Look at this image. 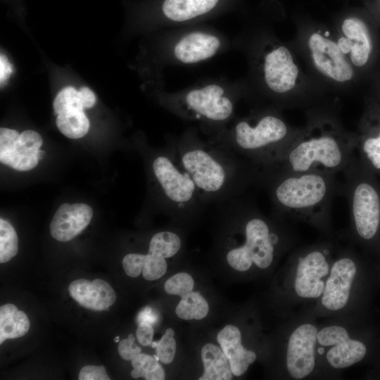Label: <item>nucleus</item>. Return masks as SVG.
<instances>
[{
    "label": "nucleus",
    "mask_w": 380,
    "mask_h": 380,
    "mask_svg": "<svg viewBox=\"0 0 380 380\" xmlns=\"http://www.w3.org/2000/svg\"><path fill=\"white\" fill-rule=\"evenodd\" d=\"M158 319V315L149 306L144 308L139 312L137 316V322L139 324L141 322H147L151 324H156Z\"/></svg>",
    "instance_id": "nucleus-40"
},
{
    "label": "nucleus",
    "mask_w": 380,
    "mask_h": 380,
    "mask_svg": "<svg viewBox=\"0 0 380 380\" xmlns=\"http://www.w3.org/2000/svg\"><path fill=\"white\" fill-rule=\"evenodd\" d=\"M241 229L243 242L229 248L226 254L229 265L244 272L253 264L266 269L272 264L281 235L270 219L264 216L250 198L240 195L228 201Z\"/></svg>",
    "instance_id": "nucleus-5"
},
{
    "label": "nucleus",
    "mask_w": 380,
    "mask_h": 380,
    "mask_svg": "<svg viewBox=\"0 0 380 380\" xmlns=\"http://www.w3.org/2000/svg\"><path fill=\"white\" fill-rule=\"evenodd\" d=\"M255 184L267 191L278 215L320 226L329 222L333 198L341 193L336 175L318 171L293 173L257 169Z\"/></svg>",
    "instance_id": "nucleus-2"
},
{
    "label": "nucleus",
    "mask_w": 380,
    "mask_h": 380,
    "mask_svg": "<svg viewBox=\"0 0 380 380\" xmlns=\"http://www.w3.org/2000/svg\"><path fill=\"white\" fill-rule=\"evenodd\" d=\"M357 139L333 124H315L301 132L274 161L257 169L279 172L318 171L336 175L355 158Z\"/></svg>",
    "instance_id": "nucleus-3"
},
{
    "label": "nucleus",
    "mask_w": 380,
    "mask_h": 380,
    "mask_svg": "<svg viewBox=\"0 0 380 380\" xmlns=\"http://www.w3.org/2000/svg\"><path fill=\"white\" fill-rule=\"evenodd\" d=\"M18 251V238L13 227L0 219V262L5 263L15 257Z\"/></svg>",
    "instance_id": "nucleus-29"
},
{
    "label": "nucleus",
    "mask_w": 380,
    "mask_h": 380,
    "mask_svg": "<svg viewBox=\"0 0 380 380\" xmlns=\"http://www.w3.org/2000/svg\"><path fill=\"white\" fill-rule=\"evenodd\" d=\"M68 290L70 296L76 302L91 310H107L116 300L115 293L111 286L100 279L93 281L76 279L70 283Z\"/></svg>",
    "instance_id": "nucleus-17"
},
{
    "label": "nucleus",
    "mask_w": 380,
    "mask_h": 380,
    "mask_svg": "<svg viewBox=\"0 0 380 380\" xmlns=\"http://www.w3.org/2000/svg\"><path fill=\"white\" fill-rule=\"evenodd\" d=\"M317 333V327L308 323L291 333L286 350V368L293 379H302L313 371Z\"/></svg>",
    "instance_id": "nucleus-12"
},
{
    "label": "nucleus",
    "mask_w": 380,
    "mask_h": 380,
    "mask_svg": "<svg viewBox=\"0 0 380 380\" xmlns=\"http://www.w3.org/2000/svg\"><path fill=\"white\" fill-rule=\"evenodd\" d=\"M327 251L318 248L299 258L294 278V289L303 298H317L324 291V279L329 274Z\"/></svg>",
    "instance_id": "nucleus-11"
},
{
    "label": "nucleus",
    "mask_w": 380,
    "mask_h": 380,
    "mask_svg": "<svg viewBox=\"0 0 380 380\" xmlns=\"http://www.w3.org/2000/svg\"><path fill=\"white\" fill-rule=\"evenodd\" d=\"M310 56L315 68L328 78L345 82L354 75L352 64L339 49L337 42L315 32L308 39Z\"/></svg>",
    "instance_id": "nucleus-9"
},
{
    "label": "nucleus",
    "mask_w": 380,
    "mask_h": 380,
    "mask_svg": "<svg viewBox=\"0 0 380 380\" xmlns=\"http://www.w3.org/2000/svg\"><path fill=\"white\" fill-rule=\"evenodd\" d=\"M154 334V329L151 324L147 322H141L139 324L136 336L138 342L144 346H147L152 343Z\"/></svg>",
    "instance_id": "nucleus-39"
},
{
    "label": "nucleus",
    "mask_w": 380,
    "mask_h": 380,
    "mask_svg": "<svg viewBox=\"0 0 380 380\" xmlns=\"http://www.w3.org/2000/svg\"><path fill=\"white\" fill-rule=\"evenodd\" d=\"M30 327L27 315L11 303L0 308V344L6 339L25 335Z\"/></svg>",
    "instance_id": "nucleus-22"
},
{
    "label": "nucleus",
    "mask_w": 380,
    "mask_h": 380,
    "mask_svg": "<svg viewBox=\"0 0 380 380\" xmlns=\"http://www.w3.org/2000/svg\"><path fill=\"white\" fill-rule=\"evenodd\" d=\"M204 372L199 380H231L232 375L229 361L222 351L213 343H206L201 349Z\"/></svg>",
    "instance_id": "nucleus-21"
},
{
    "label": "nucleus",
    "mask_w": 380,
    "mask_h": 380,
    "mask_svg": "<svg viewBox=\"0 0 380 380\" xmlns=\"http://www.w3.org/2000/svg\"><path fill=\"white\" fill-rule=\"evenodd\" d=\"M217 341L226 355L233 375L240 376L256 360V354L241 344V334L236 326H225L217 335Z\"/></svg>",
    "instance_id": "nucleus-19"
},
{
    "label": "nucleus",
    "mask_w": 380,
    "mask_h": 380,
    "mask_svg": "<svg viewBox=\"0 0 380 380\" xmlns=\"http://www.w3.org/2000/svg\"><path fill=\"white\" fill-rule=\"evenodd\" d=\"M265 82L277 94H286L296 87L299 70L290 51L284 46L270 49L263 61Z\"/></svg>",
    "instance_id": "nucleus-13"
},
{
    "label": "nucleus",
    "mask_w": 380,
    "mask_h": 380,
    "mask_svg": "<svg viewBox=\"0 0 380 380\" xmlns=\"http://www.w3.org/2000/svg\"><path fill=\"white\" fill-rule=\"evenodd\" d=\"M79 380H110L103 366L87 365L83 367L78 375Z\"/></svg>",
    "instance_id": "nucleus-37"
},
{
    "label": "nucleus",
    "mask_w": 380,
    "mask_h": 380,
    "mask_svg": "<svg viewBox=\"0 0 380 380\" xmlns=\"http://www.w3.org/2000/svg\"><path fill=\"white\" fill-rule=\"evenodd\" d=\"M208 312L206 300L198 292L194 291L182 296L175 310L177 316L185 320L202 319Z\"/></svg>",
    "instance_id": "nucleus-25"
},
{
    "label": "nucleus",
    "mask_w": 380,
    "mask_h": 380,
    "mask_svg": "<svg viewBox=\"0 0 380 380\" xmlns=\"http://www.w3.org/2000/svg\"><path fill=\"white\" fill-rule=\"evenodd\" d=\"M317 343L329 348L326 358L335 369L346 368L361 361L367 353L363 343L350 338L348 331L338 325L326 327L318 331Z\"/></svg>",
    "instance_id": "nucleus-10"
},
{
    "label": "nucleus",
    "mask_w": 380,
    "mask_h": 380,
    "mask_svg": "<svg viewBox=\"0 0 380 380\" xmlns=\"http://www.w3.org/2000/svg\"><path fill=\"white\" fill-rule=\"evenodd\" d=\"M92 216L91 208L85 203H63L51 222V234L59 241H70L89 225Z\"/></svg>",
    "instance_id": "nucleus-16"
},
{
    "label": "nucleus",
    "mask_w": 380,
    "mask_h": 380,
    "mask_svg": "<svg viewBox=\"0 0 380 380\" xmlns=\"http://www.w3.org/2000/svg\"><path fill=\"white\" fill-rule=\"evenodd\" d=\"M182 245L179 234L172 231H161L151 238L148 253L170 258L178 253Z\"/></svg>",
    "instance_id": "nucleus-26"
},
{
    "label": "nucleus",
    "mask_w": 380,
    "mask_h": 380,
    "mask_svg": "<svg viewBox=\"0 0 380 380\" xmlns=\"http://www.w3.org/2000/svg\"><path fill=\"white\" fill-rule=\"evenodd\" d=\"M133 369L131 376L134 379L143 377L146 380H164L165 374L154 357L139 353L132 360Z\"/></svg>",
    "instance_id": "nucleus-27"
},
{
    "label": "nucleus",
    "mask_w": 380,
    "mask_h": 380,
    "mask_svg": "<svg viewBox=\"0 0 380 380\" xmlns=\"http://www.w3.org/2000/svg\"><path fill=\"white\" fill-rule=\"evenodd\" d=\"M361 162L373 172L380 171V128L375 134L364 135L357 145Z\"/></svg>",
    "instance_id": "nucleus-28"
},
{
    "label": "nucleus",
    "mask_w": 380,
    "mask_h": 380,
    "mask_svg": "<svg viewBox=\"0 0 380 380\" xmlns=\"http://www.w3.org/2000/svg\"><path fill=\"white\" fill-rule=\"evenodd\" d=\"M12 72L11 64L5 55H1V82H4Z\"/></svg>",
    "instance_id": "nucleus-41"
},
{
    "label": "nucleus",
    "mask_w": 380,
    "mask_h": 380,
    "mask_svg": "<svg viewBox=\"0 0 380 380\" xmlns=\"http://www.w3.org/2000/svg\"><path fill=\"white\" fill-rule=\"evenodd\" d=\"M44 151H42V150H39V153L37 154V157H38L39 160L42 158V157L44 156Z\"/></svg>",
    "instance_id": "nucleus-42"
},
{
    "label": "nucleus",
    "mask_w": 380,
    "mask_h": 380,
    "mask_svg": "<svg viewBox=\"0 0 380 380\" xmlns=\"http://www.w3.org/2000/svg\"><path fill=\"white\" fill-rule=\"evenodd\" d=\"M134 340L133 334H130L127 338L119 341L118 349L122 359L132 360L141 353V349L134 343Z\"/></svg>",
    "instance_id": "nucleus-36"
},
{
    "label": "nucleus",
    "mask_w": 380,
    "mask_h": 380,
    "mask_svg": "<svg viewBox=\"0 0 380 380\" xmlns=\"http://www.w3.org/2000/svg\"><path fill=\"white\" fill-rule=\"evenodd\" d=\"M157 343L158 342H152V343L151 344L152 348H156V346H157Z\"/></svg>",
    "instance_id": "nucleus-43"
},
{
    "label": "nucleus",
    "mask_w": 380,
    "mask_h": 380,
    "mask_svg": "<svg viewBox=\"0 0 380 380\" xmlns=\"http://www.w3.org/2000/svg\"><path fill=\"white\" fill-rule=\"evenodd\" d=\"M203 203L220 205L255 184L256 167L233 153L187 132L172 142Z\"/></svg>",
    "instance_id": "nucleus-1"
},
{
    "label": "nucleus",
    "mask_w": 380,
    "mask_h": 380,
    "mask_svg": "<svg viewBox=\"0 0 380 380\" xmlns=\"http://www.w3.org/2000/svg\"><path fill=\"white\" fill-rule=\"evenodd\" d=\"M114 341L116 342V343L119 342L120 341V337L119 336L115 337Z\"/></svg>",
    "instance_id": "nucleus-44"
},
{
    "label": "nucleus",
    "mask_w": 380,
    "mask_h": 380,
    "mask_svg": "<svg viewBox=\"0 0 380 380\" xmlns=\"http://www.w3.org/2000/svg\"><path fill=\"white\" fill-rule=\"evenodd\" d=\"M42 144V138L38 132L32 129H27L20 134L17 142L9 150H13L20 154L37 156Z\"/></svg>",
    "instance_id": "nucleus-31"
},
{
    "label": "nucleus",
    "mask_w": 380,
    "mask_h": 380,
    "mask_svg": "<svg viewBox=\"0 0 380 380\" xmlns=\"http://www.w3.org/2000/svg\"><path fill=\"white\" fill-rule=\"evenodd\" d=\"M146 255L128 253L122 259V267L126 274L130 277H138L143 270Z\"/></svg>",
    "instance_id": "nucleus-35"
},
{
    "label": "nucleus",
    "mask_w": 380,
    "mask_h": 380,
    "mask_svg": "<svg viewBox=\"0 0 380 380\" xmlns=\"http://www.w3.org/2000/svg\"><path fill=\"white\" fill-rule=\"evenodd\" d=\"M337 44L356 67L365 65L372 52V41L366 24L360 19L350 17L343 20Z\"/></svg>",
    "instance_id": "nucleus-15"
},
{
    "label": "nucleus",
    "mask_w": 380,
    "mask_h": 380,
    "mask_svg": "<svg viewBox=\"0 0 380 380\" xmlns=\"http://www.w3.org/2000/svg\"><path fill=\"white\" fill-rule=\"evenodd\" d=\"M356 272V264L350 257H342L334 262L322 294L321 302L325 308L336 311L347 305Z\"/></svg>",
    "instance_id": "nucleus-14"
},
{
    "label": "nucleus",
    "mask_w": 380,
    "mask_h": 380,
    "mask_svg": "<svg viewBox=\"0 0 380 380\" xmlns=\"http://www.w3.org/2000/svg\"><path fill=\"white\" fill-rule=\"evenodd\" d=\"M1 163L18 171H28L37 166L39 158L37 155L18 153L12 150L0 153Z\"/></svg>",
    "instance_id": "nucleus-30"
},
{
    "label": "nucleus",
    "mask_w": 380,
    "mask_h": 380,
    "mask_svg": "<svg viewBox=\"0 0 380 380\" xmlns=\"http://www.w3.org/2000/svg\"><path fill=\"white\" fill-rule=\"evenodd\" d=\"M84 110L69 108L56 114V124L59 131L70 139L85 136L89 132L90 122Z\"/></svg>",
    "instance_id": "nucleus-24"
},
{
    "label": "nucleus",
    "mask_w": 380,
    "mask_h": 380,
    "mask_svg": "<svg viewBox=\"0 0 380 380\" xmlns=\"http://www.w3.org/2000/svg\"><path fill=\"white\" fill-rule=\"evenodd\" d=\"M343 175L341 194L347 199L354 231L360 239L372 240L380 228V185L355 157Z\"/></svg>",
    "instance_id": "nucleus-6"
},
{
    "label": "nucleus",
    "mask_w": 380,
    "mask_h": 380,
    "mask_svg": "<svg viewBox=\"0 0 380 380\" xmlns=\"http://www.w3.org/2000/svg\"><path fill=\"white\" fill-rule=\"evenodd\" d=\"M175 331L172 328L166 329L165 334L157 343L156 354L161 362L165 365L171 363L176 353V341L174 338Z\"/></svg>",
    "instance_id": "nucleus-34"
},
{
    "label": "nucleus",
    "mask_w": 380,
    "mask_h": 380,
    "mask_svg": "<svg viewBox=\"0 0 380 380\" xmlns=\"http://www.w3.org/2000/svg\"><path fill=\"white\" fill-rule=\"evenodd\" d=\"M179 111L205 124H225L233 115L234 103L218 84H210L188 91L182 99Z\"/></svg>",
    "instance_id": "nucleus-8"
},
{
    "label": "nucleus",
    "mask_w": 380,
    "mask_h": 380,
    "mask_svg": "<svg viewBox=\"0 0 380 380\" xmlns=\"http://www.w3.org/2000/svg\"><path fill=\"white\" fill-rule=\"evenodd\" d=\"M20 134L15 129L1 127L0 129V153L13 148L17 142Z\"/></svg>",
    "instance_id": "nucleus-38"
},
{
    "label": "nucleus",
    "mask_w": 380,
    "mask_h": 380,
    "mask_svg": "<svg viewBox=\"0 0 380 380\" xmlns=\"http://www.w3.org/2000/svg\"><path fill=\"white\" fill-rule=\"evenodd\" d=\"M96 100L95 93L87 87L77 89L72 86H67L56 94L53 101V108L55 114L69 108L84 110L94 107Z\"/></svg>",
    "instance_id": "nucleus-23"
},
{
    "label": "nucleus",
    "mask_w": 380,
    "mask_h": 380,
    "mask_svg": "<svg viewBox=\"0 0 380 380\" xmlns=\"http://www.w3.org/2000/svg\"><path fill=\"white\" fill-rule=\"evenodd\" d=\"M220 46V40L216 36L208 32H193L177 42L173 54L179 62L193 64L213 57Z\"/></svg>",
    "instance_id": "nucleus-18"
},
{
    "label": "nucleus",
    "mask_w": 380,
    "mask_h": 380,
    "mask_svg": "<svg viewBox=\"0 0 380 380\" xmlns=\"http://www.w3.org/2000/svg\"><path fill=\"white\" fill-rule=\"evenodd\" d=\"M300 133L291 131L278 115L267 113L241 120L209 141L260 167L277 160Z\"/></svg>",
    "instance_id": "nucleus-4"
},
{
    "label": "nucleus",
    "mask_w": 380,
    "mask_h": 380,
    "mask_svg": "<svg viewBox=\"0 0 380 380\" xmlns=\"http://www.w3.org/2000/svg\"><path fill=\"white\" fill-rule=\"evenodd\" d=\"M194 281L192 277L186 272H179L165 283L164 289L170 295L179 296L180 297L193 291Z\"/></svg>",
    "instance_id": "nucleus-32"
},
{
    "label": "nucleus",
    "mask_w": 380,
    "mask_h": 380,
    "mask_svg": "<svg viewBox=\"0 0 380 380\" xmlns=\"http://www.w3.org/2000/svg\"><path fill=\"white\" fill-rule=\"evenodd\" d=\"M166 258L163 257L148 253L146 254L142 274L144 278L148 281H153L163 277L167 269Z\"/></svg>",
    "instance_id": "nucleus-33"
},
{
    "label": "nucleus",
    "mask_w": 380,
    "mask_h": 380,
    "mask_svg": "<svg viewBox=\"0 0 380 380\" xmlns=\"http://www.w3.org/2000/svg\"><path fill=\"white\" fill-rule=\"evenodd\" d=\"M151 169L163 208L172 216L196 215L205 208L206 205L191 177L181 163L172 144L168 149L154 156Z\"/></svg>",
    "instance_id": "nucleus-7"
},
{
    "label": "nucleus",
    "mask_w": 380,
    "mask_h": 380,
    "mask_svg": "<svg viewBox=\"0 0 380 380\" xmlns=\"http://www.w3.org/2000/svg\"><path fill=\"white\" fill-rule=\"evenodd\" d=\"M219 0H165L162 6L164 15L175 22H183L211 11Z\"/></svg>",
    "instance_id": "nucleus-20"
}]
</instances>
